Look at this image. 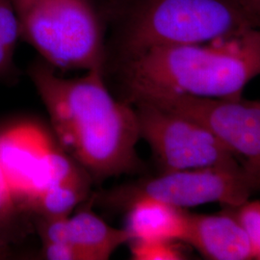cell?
Returning <instances> with one entry per match:
<instances>
[{
    "instance_id": "6da1fadb",
    "label": "cell",
    "mask_w": 260,
    "mask_h": 260,
    "mask_svg": "<svg viewBox=\"0 0 260 260\" xmlns=\"http://www.w3.org/2000/svg\"><path fill=\"white\" fill-rule=\"evenodd\" d=\"M29 75L58 144L90 177L103 181L144 170L137 152L141 138L135 108L112 96L103 68L63 78L47 63H36Z\"/></svg>"
},
{
    "instance_id": "e0dca14e",
    "label": "cell",
    "mask_w": 260,
    "mask_h": 260,
    "mask_svg": "<svg viewBox=\"0 0 260 260\" xmlns=\"http://www.w3.org/2000/svg\"><path fill=\"white\" fill-rule=\"evenodd\" d=\"M42 255L49 260H83L78 250L67 242L42 241Z\"/></svg>"
},
{
    "instance_id": "ffe728a7",
    "label": "cell",
    "mask_w": 260,
    "mask_h": 260,
    "mask_svg": "<svg viewBox=\"0 0 260 260\" xmlns=\"http://www.w3.org/2000/svg\"><path fill=\"white\" fill-rule=\"evenodd\" d=\"M256 260H260V251H259V253H258V254H257V257H256Z\"/></svg>"
},
{
    "instance_id": "5bb4252c",
    "label": "cell",
    "mask_w": 260,
    "mask_h": 260,
    "mask_svg": "<svg viewBox=\"0 0 260 260\" xmlns=\"http://www.w3.org/2000/svg\"><path fill=\"white\" fill-rule=\"evenodd\" d=\"M20 39V26L12 0H0V78L15 71L14 56Z\"/></svg>"
},
{
    "instance_id": "277c9868",
    "label": "cell",
    "mask_w": 260,
    "mask_h": 260,
    "mask_svg": "<svg viewBox=\"0 0 260 260\" xmlns=\"http://www.w3.org/2000/svg\"><path fill=\"white\" fill-rule=\"evenodd\" d=\"M20 39L63 71L103 68L101 26L88 0H12Z\"/></svg>"
},
{
    "instance_id": "3957f363",
    "label": "cell",
    "mask_w": 260,
    "mask_h": 260,
    "mask_svg": "<svg viewBox=\"0 0 260 260\" xmlns=\"http://www.w3.org/2000/svg\"><path fill=\"white\" fill-rule=\"evenodd\" d=\"M259 27L236 0H149L124 41L125 59L151 47L201 45Z\"/></svg>"
},
{
    "instance_id": "30bf717a",
    "label": "cell",
    "mask_w": 260,
    "mask_h": 260,
    "mask_svg": "<svg viewBox=\"0 0 260 260\" xmlns=\"http://www.w3.org/2000/svg\"><path fill=\"white\" fill-rule=\"evenodd\" d=\"M186 243L207 259H254V249L241 224L228 209L223 213H189Z\"/></svg>"
},
{
    "instance_id": "9c48e42d",
    "label": "cell",
    "mask_w": 260,
    "mask_h": 260,
    "mask_svg": "<svg viewBox=\"0 0 260 260\" xmlns=\"http://www.w3.org/2000/svg\"><path fill=\"white\" fill-rule=\"evenodd\" d=\"M35 224L42 241L70 243L83 260L109 259L130 241L124 229L113 228L91 210H82L65 219L38 220Z\"/></svg>"
},
{
    "instance_id": "9a60e30c",
    "label": "cell",
    "mask_w": 260,
    "mask_h": 260,
    "mask_svg": "<svg viewBox=\"0 0 260 260\" xmlns=\"http://www.w3.org/2000/svg\"><path fill=\"white\" fill-rule=\"evenodd\" d=\"M132 259L182 260L186 254L177 242L131 240L128 242Z\"/></svg>"
},
{
    "instance_id": "ba28073f",
    "label": "cell",
    "mask_w": 260,
    "mask_h": 260,
    "mask_svg": "<svg viewBox=\"0 0 260 260\" xmlns=\"http://www.w3.org/2000/svg\"><path fill=\"white\" fill-rule=\"evenodd\" d=\"M251 187L242 171L208 167L161 173L121 187L110 202L125 207L140 198H151L185 209L219 203L237 207L249 201Z\"/></svg>"
},
{
    "instance_id": "7a4b0ae2",
    "label": "cell",
    "mask_w": 260,
    "mask_h": 260,
    "mask_svg": "<svg viewBox=\"0 0 260 260\" xmlns=\"http://www.w3.org/2000/svg\"><path fill=\"white\" fill-rule=\"evenodd\" d=\"M258 75L260 27L207 44L151 47L123 68L128 103L161 93L240 98Z\"/></svg>"
},
{
    "instance_id": "4fadbf2b",
    "label": "cell",
    "mask_w": 260,
    "mask_h": 260,
    "mask_svg": "<svg viewBox=\"0 0 260 260\" xmlns=\"http://www.w3.org/2000/svg\"><path fill=\"white\" fill-rule=\"evenodd\" d=\"M27 216L20 209L0 162V244L12 247L27 233Z\"/></svg>"
},
{
    "instance_id": "5b68a950",
    "label": "cell",
    "mask_w": 260,
    "mask_h": 260,
    "mask_svg": "<svg viewBox=\"0 0 260 260\" xmlns=\"http://www.w3.org/2000/svg\"><path fill=\"white\" fill-rule=\"evenodd\" d=\"M146 102L200 122L210 130L241 165L252 193L260 192V101L161 93Z\"/></svg>"
},
{
    "instance_id": "2e32d148",
    "label": "cell",
    "mask_w": 260,
    "mask_h": 260,
    "mask_svg": "<svg viewBox=\"0 0 260 260\" xmlns=\"http://www.w3.org/2000/svg\"><path fill=\"white\" fill-rule=\"evenodd\" d=\"M249 236L256 259L260 251V200L247 201L237 207H228Z\"/></svg>"
},
{
    "instance_id": "8fae6325",
    "label": "cell",
    "mask_w": 260,
    "mask_h": 260,
    "mask_svg": "<svg viewBox=\"0 0 260 260\" xmlns=\"http://www.w3.org/2000/svg\"><path fill=\"white\" fill-rule=\"evenodd\" d=\"M125 226L131 240L186 243L189 212L151 198H140L126 206Z\"/></svg>"
},
{
    "instance_id": "52a82bcc",
    "label": "cell",
    "mask_w": 260,
    "mask_h": 260,
    "mask_svg": "<svg viewBox=\"0 0 260 260\" xmlns=\"http://www.w3.org/2000/svg\"><path fill=\"white\" fill-rule=\"evenodd\" d=\"M0 162L21 211L32 200L65 179L74 162L43 126L23 122L0 128Z\"/></svg>"
},
{
    "instance_id": "8992f818",
    "label": "cell",
    "mask_w": 260,
    "mask_h": 260,
    "mask_svg": "<svg viewBox=\"0 0 260 260\" xmlns=\"http://www.w3.org/2000/svg\"><path fill=\"white\" fill-rule=\"evenodd\" d=\"M132 104L140 138L149 144L161 173L208 167L243 172L233 153L200 122L146 102Z\"/></svg>"
},
{
    "instance_id": "ac0fdd59",
    "label": "cell",
    "mask_w": 260,
    "mask_h": 260,
    "mask_svg": "<svg viewBox=\"0 0 260 260\" xmlns=\"http://www.w3.org/2000/svg\"><path fill=\"white\" fill-rule=\"evenodd\" d=\"M260 27V0H236Z\"/></svg>"
},
{
    "instance_id": "d6986e66",
    "label": "cell",
    "mask_w": 260,
    "mask_h": 260,
    "mask_svg": "<svg viewBox=\"0 0 260 260\" xmlns=\"http://www.w3.org/2000/svg\"><path fill=\"white\" fill-rule=\"evenodd\" d=\"M13 255L12 247L0 244V259H9Z\"/></svg>"
},
{
    "instance_id": "7c38bea8",
    "label": "cell",
    "mask_w": 260,
    "mask_h": 260,
    "mask_svg": "<svg viewBox=\"0 0 260 260\" xmlns=\"http://www.w3.org/2000/svg\"><path fill=\"white\" fill-rule=\"evenodd\" d=\"M90 189V176L81 170L41 191L30 203L28 216L40 220L65 219L83 202Z\"/></svg>"
}]
</instances>
